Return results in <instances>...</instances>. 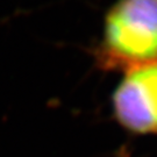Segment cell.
I'll list each match as a JSON object with an SVG mask.
<instances>
[{
	"label": "cell",
	"mask_w": 157,
	"mask_h": 157,
	"mask_svg": "<svg viewBox=\"0 0 157 157\" xmlns=\"http://www.w3.org/2000/svg\"><path fill=\"white\" fill-rule=\"evenodd\" d=\"M94 59L107 72L157 61V0H117L105 14Z\"/></svg>",
	"instance_id": "cell-1"
},
{
	"label": "cell",
	"mask_w": 157,
	"mask_h": 157,
	"mask_svg": "<svg viewBox=\"0 0 157 157\" xmlns=\"http://www.w3.org/2000/svg\"><path fill=\"white\" fill-rule=\"evenodd\" d=\"M113 115L134 135H157V61L128 69L112 94Z\"/></svg>",
	"instance_id": "cell-2"
}]
</instances>
